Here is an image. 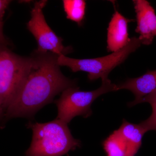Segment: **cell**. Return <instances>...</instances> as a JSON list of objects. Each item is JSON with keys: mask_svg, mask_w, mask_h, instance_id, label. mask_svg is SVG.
<instances>
[{"mask_svg": "<svg viewBox=\"0 0 156 156\" xmlns=\"http://www.w3.org/2000/svg\"><path fill=\"white\" fill-rule=\"evenodd\" d=\"M146 132L150 131H156V115H151L146 120L139 124Z\"/></svg>", "mask_w": 156, "mask_h": 156, "instance_id": "13", "label": "cell"}, {"mask_svg": "<svg viewBox=\"0 0 156 156\" xmlns=\"http://www.w3.org/2000/svg\"><path fill=\"white\" fill-rule=\"evenodd\" d=\"M134 19L126 18L115 11L107 29V49L109 52H116L122 49L130 41L128 24Z\"/></svg>", "mask_w": 156, "mask_h": 156, "instance_id": "8", "label": "cell"}, {"mask_svg": "<svg viewBox=\"0 0 156 156\" xmlns=\"http://www.w3.org/2000/svg\"><path fill=\"white\" fill-rule=\"evenodd\" d=\"M142 44L139 38L133 37L124 48L103 57L93 58L78 59L64 55L57 56L58 65L69 68L73 72L79 71L88 73V78L93 81L101 78V80L108 79L110 73L128 58Z\"/></svg>", "mask_w": 156, "mask_h": 156, "instance_id": "4", "label": "cell"}, {"mask_svg": "<svg viewBox=\"0 0 156 156\" xmlns=\"http://www.w3.org/2000/svg\"><path fill=\"white\" fill-rule=\"evenodd\" d=\"M32 130L30 146L25 156H62L80 147V140L75 139L66 124L55 119L46 123L30 122Z\"/></svg>", "mask_w": 156, "mask_h": 156, "instance_id": "2", "label": "cell"}, {"mask_svg": "<svg viewBox=\"0 0 156 156\" xmlns=\"http://www.w3.org/2000/svg\"><path fill=\"white\" fill-rule=\"evenodd\" d=\"M34 62L17 95L5 112L7 119L32 118L53 101L65 89L76 87V82L63 75L57 63L58 55L34 52Z\"/></svg>", "mask_w": 156, "mask_h": 156, "instance_id": "1", "label": "cell"}, {"mask_svg": "<svg viewBox=\"0 0 156 156\" xmlns=\"http://www.w3.org/2000/svg\"><path fill=\"white\" fill-rule=\"evenodd\" d=\"M4 113H5V112H4V109H3L2 103H1V101H0V119L5 115Z\"/></svg>", "mask_w": 156, "mask_h": 156, "instance_id": "17", "label": "cell"}, {"mask_svg": "<svg viewBox=\"0 0 156 156\" xmlns=\"http://www.w3.org/2000/svg\"><path fill=\"white\" fill-rule=\"evenodd\" d=\"M147 102L152 104H156V92L147 95L140 99L137 102V104L139 103H144Z\"/></svg>", "mask_w": 156, "mask_h": 156, "instance_id": "15", "label": "cell"}, {"mask_svg": "<svg viewBox=\"0 0 156 156\" xmlns=\"http://www.w3.org/2000/svg\"><path fill=\"white\" fill-rule=\"evenodd\" d=\"M107 156H135L139 149L115 130L103 143Z\"/></svg>", "mask_w": 156, "mask_h": 156, "instance_id": "10", "label": "cell"}, {"mask_svg": "<svg viewBox=\"0 0 156 156\" xmlns=\"http://www.w3.org/2000/svg\"><path fill=\"white\" fill-rule=\"evenodd\" d=\"M47 3L46 0L35 3L31 11L30 19L27 23V29L37 43V49L35 51L66 56L72 50L70 48L63 46L62 39L56 35L47 23L43 11Z\"/></svg>", "mask_w": 156, "mask_h": 156, "instance_id": "6", "label": "cell"}, {"mask_svg": "<svg viewBox=\"0 0 156 156\" xmlns=\"http://www.w3.org/2000/svg\"><path fill=\"white\" fill-rule=\"evenodd\" d=\"M116 91L117 85L108 79L102 80L101 86L93 91H82L76 87L68 88L54 101L58 110L56 119L68 125L76 116L88 118L92 115L94 101L103 94Z\"/></svg>", "mask_w": 156, "mask_h": 156, "instance_id": "5", "label": "cell"}, {"mask_svg": "<svg viewBox=\"0 0 156 156\" xmlns=\"http://www.w3.org/2000/svg\"><path fill=\"white\" fill-rule=\"evenodd\" d=\"M0 44V101L4 112L30 73L33 56L23 57Z\"/></svg>", "mask_w": 156, "mask_h": 156, "instance_id": "3", "label": "cell"}, {"mask_svg": "<svg viewBox=\"0 0 156 156\" xmlns=\"http://www.w3.org/2000/svg\"><path fill=\"white\" fill-rule=\"evenodd\" d=\"M118 130L126 139L140 149L142 144L143 137L146 132L139 124H133L123 120Z\"/></svg>", "mask_w": 156, "mask_h": 156, "instance_id": "12", "label": "cell"}, {"mask_svg": "<svg viewBox=\"0 0 156 156\" xmlns=\"http://www.w3.org/2000/svg\"><path fill=\"white\" fill-rule=\"evenodd\" d=\"M8 42L4 36L3 32L0 31V44L8 45Z\"/></svg>", "mask_w": 156, "mask_h": 156, "instance_id": "16", "label": "cell"}, {"mask_svg": "<svg viewBox=\"0 0 156 156\" xmlns=\"http://www.w3.org/2000/svg\"><path fill=\"white\" fill-rule=\"evenodd\" d=\"M117 90L127 89L135 96L133 101L128 103L129 107L137 104L140 99L156 91V70L148 71L140 76L129 79L124 83L117 85Z\"/></svg>", "mask_w": 156, "mask_h": 156, "instance_id": "9", "label": "cell"}, {"mask_svg": "<svg viewBox=\"0 0 156 156\" xmlns=\"http://www.w3.org/2000/svg\"><path fill=\"white\" fill-rule=\"evenodd\" d=\"M136 14L137 27L135 31L139 34L142 44L149 45L156 36V14L150 3L145 0L133 1Z\"/></svg>", "mask_w": 156, "mask_h": 156, "instance_id": "7", "label": "cell"}, {"mask_svg": "<svg viewBox=\"0 0 156 156\" xmlns=\"http://www.w3.org/2000/svg\"><path fill=\"white\" fill-rule=\"evenodd\" d=\"M62 3L66 18L80 26L85 17L86 2L83 0H63Z\"/></svg>", "mask_w": 156, "mask_h": 156, "instance_id": "11", "label": "cell"}, {"mask_svg": "<svg viewBox=\"0 0 156 156\" xmlns=\"http://www.w3.org/2000/svg\"><path fill=\"white\" fill-rule=\"evenodd\" d=\"M11 2L9 0H0V31L3 32V17Z\"/></svg>", "mask_w": 156, "mask_h": 156, "instance_id": "14", "label": "cell"}]
</instances>
